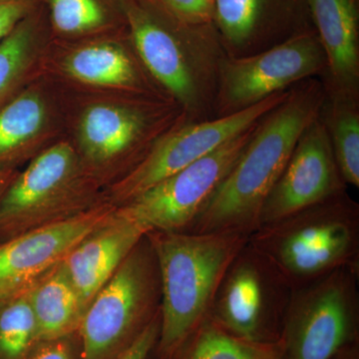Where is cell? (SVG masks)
I'll return each instance as SVG.
<instances>
[{
	"label": "cell",
	"mask_w": 359,
	"mask_h": 359,
	"mask_svg": "<svg viewBox=\"0 0 359 359\" xmlns=\"http://www.w3.org/2000/svg\"><path fill=\"white\" fill-rule=\"evenodd\" d=\"M256 125L118 209L148 233L188 231L235 166Z\"/></svg>",
	"instance_id": "7c38bea8"
},
{
	"label": "cell",
	"mask_w": 359,
	"mask_h": 359,
	"mask_svg": "<svg viewBox=\"0 0 359 359\" xmlns=\"http://www.w3.org/2000/svg\"><path fill=\"white\" fill-rule=\"evenodd\" d=\"M25 359H82L79 332L58 339L39 340Z\"/></svg>",
	"instance_id": "484cf974"
},
{
	"label": "cell",
	"mask_w": 359,
	"mask_h": 359,
	"mask_svg": "<svg viewBox=\"0 0 359 359\" xmlns=\"http://www.w3.org/2000/svg\"><path fill=\"white\" fill-rule=\"evenodd\" d=\"M106 202L67 136L20 170L0 198V243Z\"/></svg>",
	"instance_id": "8992f818"
},
{
	"label": "cell",
	"mask_w": 359,
	"mask_h": 359,
	"mask_svg": "<svg viewBox=\"0 0 359 359\" xmlns=\"http://www.w3.org/2000/svg\"><path fill=\"white\" fill-rule=\"evenodd\" d=\"M178 359H285L282 339L257 344L229 334L209 318L194 334Z\"/></svg>",
	"instance_id": "cb8c5ba5"
},
{
	"label": "cell",
	"mask_w": 359,
	"mask_h": 359,
	"mask_svg": "<svg viewBox=\"0 0 359 359\" xmlns=\"http://www.w3.org/2000/svg\"><path fill=\"white\" fill-rule=\"evenodd\" d=\"M249 243L280 271L292 290L337 269L359 271V205L348 195L318 203L261 224Z\"/></svg>",
	"instance_id": "5b68a950"
},
{
	"label": "cell",
	"mask_w": 359,
	"mask_h": 359,
	"mask_svg": "<svg viewBox=\"0 0 359 359\" xmlns=\"http://www.w3.org/2000/svg\"><path fill=\"white\" fill-rule=\"evenodd\" d=\"M359 271L337 269L292 290L283 320L285 359H332L359 342Z\"/></svg>",
	"instance_id": "ba28073f"
},
{
	"label": "cell",
	"mask_w": 359,
	"mask_h": 359,
	"mask_svg": "<svg viewBox=\"0 0 359 359\" xmlns=\"http://www.w3.org/2000/svg\"><path fill=\"white\" fill-rule=\"evenodd\" d=\"M37 1L46 9L54 41H78L127 27L125 0Z\"/></svg>",
	"instance_id": "44dd1931"
},
{
	"label": "cell",
	"mask_w": 359,
	"mask_h": 359,
	"mask_svg": "<svg viewBox=\"0 0 359 359\" xmlns=\"http://www.w3.org/2000/svg\"><path fill=\"white\" fill-rule=\"evenodd\" d=\"M226 56L250 55L314 29L309 0H212Z\"/></svg>",
	"instance_id": "e0dca14e"
},
{
	"label": "cell",
	"mask_w": 359,
	"mask_h": 359,
	"mask_svg": "<svg viewBox=\"0 0 359 359\" xmlns=\"http://www.w3.org/2000/svg\"><path fill=\"white\" fill-rule=\"evenodd\" d=\"M290 90L233 114L185 121L160 137L128 173L105 189L106 201L119 208L257 124Z\"/></svg>",
	"instance_id": "30bf717a"
},
{
	"label": "cell",
	"mask_w": 359,
	"mask_h": 359,
	"mask_svg": "<svg viewBox=\"0 0 359 359\" xmlns=\"http://www.w3.org/2000/svg\"><path fill=\"white\" fill-rule=\"evenodd\" d=\"M147 233L143 224L117 208L70 250L61 264L85 308Z\"/></svg>",
	"instance_id": "ac0fdd59"
},
{
	"label": "cell",
	"mask_w": 359,
	"mask_h": 359,
	"mask_svg": "<svg viewBox=\"0 0 359 359\" xmlns=\"http://www.w3.org/2000/svg\"><path fill=\"white\" fill-rule=\"evenodd\" d=\"M177 18L193 23L212 21V0H160Z\"/></svg>",
	"instance_id": "4316f807"
},
{
	"label": "cell",
	"mask_w": 359,
	"mask_h": 359,
	"mask_svg": "<svg viewBox=\"0 0 359 359\" xmlns=\"http://www.w3.org/2000/svg\"></svg>",
	"instance_id": "1f68e13d"
},
{
	"label": "cell",
	"mask_w": 359,
	"mask_h": 359,
	"mask_svg": "<svg viewBox=\"0 0 359 359\" xmlns=\"http://www.w3.org/2000/svg\"><path fill=\"white\" fill-rule=\"evenodd\" d=\"M292 290L275 266L248 241L224 273L209 318L240 339L275 344L282 339Z\"/></svg>",
	"instance_id": "9c48e42d"
},
{
	"label": "cell",
	"mask_w": 359,
	"mask_h": 359,
	"mask_svg": "<svg viewBox=\"0 0 359 359\" xmlns=\"http://www.w3.org/2000/svg\"><path fill=\"white\" fill-rule=\"evenodd\" d=\"M320 113L347 186L359 187V95L325 89Z\"/></svg>",
	"instance_id": "603a6c76"
},
{
	"label": "cell",
	"mask_w": 359,
	"mask_h": 359,
	"mask_svg": "<svg viewBox=\"0 0 359 359\" xmlns=\"http://www.w3.org/2000/svg\"><path fill=\"white\" fill-rule=\"evenodd\" d=\"M161 280L156 359H178L209 318L226 269L250 235L238 231H149Z\"/></svg>",
	"instance_id": "3957f363"
},
{
	"label": "cell",
	"mask_w": 359,
	"mask_h": 359,
	"mask_svg": "<svg viewBox=\"0 0 359 359\" xmlns=\"http://www.w3.org/2000/svg\"><path fill=\"white\" fill-rule=\"evenodd\" d=\"M65 137V94L42 75L0 111V172L20 170Z\"/></svg>",
	"instance_id": "2e32d148"
},
{
	"label": "cell",
	"mask_w": 359,
	"mask_h": 359,
	"mask_svg": "<svg viewBox=\"0 0 359 359\" xmlns=\"http://www.w3.org/2000/svg\"><path fill=\"white\" fill-rule=\"evenodd\" d=\"M116 209L106 201L74 218L0 243V301L32 287Z\"/></svg>",
	"instance_id": "5bb4252c"
},
{
	"label": "cell",
	"mask_w": 359,
	"mask_h": 359,
	"mask_svg": "<svg viewBox=\"0 0 359 359\" xmlns=\"http://www.w3.org/2000/svg\"><path fill=\"white\" fill-rule=\"evenodd\" d=\"M161 327V314L151 323L146 328L145 332L141 334L133 346L128 351H125L117 359H149L153 355L156 344L159 339Z\"/></svg>",
	"instance_id": "f1b7e54d"
},
{
	"label": "cell",
	"mask_w": 359,
	"mask_h": 359,
	"mask_svg": "<svg viewBox=\"0 0 359 359\" xmlns=\"http://www.w3.org/2000/svg\"><path fill=\"white\" fill-rule=\"evenodd\" d=\"M61 263L29 289L40 340L79 332L86 313L87 309Z\"/></svg>",
	"instance_id": "7402d4cb"
},
{
	"label": "cell",
	"mask_w": 359,
	"mask_h": 359,
	"mask_svg": "<svg viewBox=\"0 0 359 359\" xmlns=\"http://www.w3.org/2000/svg\"><path fill=\"white\" fill-rule=\"evenodd\" d=\"M39 340L29 290L0 301V359H25Z\"/></svg>",
	"instance_id": "d4e9b609"
},
{
	"label": "cell",
	"mask_w": 359,
	"mask_h": 359,
	"mask_svg": "<svg viewBox=\"0 0 359 359\" xmlns=\"http://www.w3.org/2000/svg\"><path fill=\"white\" fill-rule=\"evenodd\" d=\"M18 171L20 170H7V171L0 172V198H1L2 194L6 190L9 184L15 178Z\"/></svg>",
	"instance_id": "4dcf8cb0"
},
{
	"label": "cell",
	"mask_w": 359,
	"mask_h": 359,
	"mask_svg": "<svg viewBox=\"0 0 359 359\" xmlns=\"http://www.w3.org/2000/svg\"><path fill=\"white\" fill-rule=\"evenodd\" d=\"M332 359H359V342L342 349Z\"/></svg>",
	"instance_id": "f546056e"
},
{
	"label": "cell",
	"mask_w": 359,
	"mask_h": 359,
	"mask_svg": "<svg viewBox=\"0 0 359 359\" xmlns=\"http://www.w3.org/2000/svg\"><path fill=\"white\" fill-rule=\"evenodd\" d=\"M325 96L320 78L292 87L282 102L257 122L235 166L187 231H238L250 235L256 231L266 198L302 134L320 115Z\"/></svg>",
	"instance_id": "6da1fadb"
},
{
	"label": "cell",
	"mask_w": 359,
	"mask_h": 359,
	"mask_svg": "<svg viewBox=\"0 0 359 359\" xmlns=\"http://www.w3.org/2000/svg\"><path fill=\"white\" fill-rule=\"evenodd\" d=\"M51 41L48 15L40 4L0 40V111L45 74Z\"/></svg>",
	"instance_id": "ffe728a7"
},
{
	"label": "cell",
	"mask_w": 359,
	"mask_h": 359,
	"mask_svg": "<svg viewBox=\"0 0 359 359\" xmlns=\"http://www.w3.org/2000/svg\"><path fill=\"white\" fill-rule=\"evenodd\" d=\"M39 4L37 0H0V40L32 13Z\"/></svg>",
	"instance_id": "83f0119b"
},
{
	"label": "cell",
	"mask_w": 359,
	"mask_h": 359,
	"mask_svg": "<svg viewBox=\"0 0 359 359\" xmlns=\"http://www.w3.org/2000/svg\"><path fill=\"white\" fill-rule=\"evenodd\" d=\"M327 61L325 89L359 95V0H309Z\"/></svg>",
	"instance_id": "d6986e66"
},
{
	"label": "cell",
	"mask_w": 359,
	"mask_h": 359,
	"mask_svg": "<svg viewBox=\"0 0 359 359\" xmlns=\"http://www.w3.org/2000/svg\"><path fill=\"white\" fill-rule=\"evenodd\" d=\"M161 280L145 236L90 302L79 328L82 359H117L160 313Z\"/></svg>",
	"instance_id": "52a82bcc"
},
{
	"label": "cell",
	"mask_w": 359,
	"mask_h": 359,
	"mask_svg": "<svg viewBox=\"0 0 359 359\" xmlns=\"http://www.w3.org/2000/svg\"><path fill=\"white\" fill-rule=\"evenodd\" d=\"M127 28L137 55L189 121L214 118L226 53L214 22L177 18L160 0H125Z\"/></svg>",
	"instance_id": "7a4b0ae2"
},
{
	"label": "cell",
	"mask_w": 359,
	"mask_h": 359,
	"mask_svg": "<svg viewBox=\"0 0 359 359\" xmlns=\"http://www.w3.org/2000/svg\"><path fill=\"white\" fill-rule=\"evenodd\" d=\"M327 56L316 30L250 55L226 56L219 69L215 117L233 114L309 79L323 78Z\"/></svg>",
	"instance_id": "8fae6325"
},
{
	"label": "cell",
	"mask_w": 359,
	"mask_h": 359,
	"mask_svg": "<svg viewBox=\"0 0 359 359\" xmlns=\"http://www.w3.org/2000/svg\"><path fill=\"white\" fill-rule=\"evenodd\" d=\"M347 187L335 161L327 128L318 115L302 134L266 198L259 226L337 197L347 192Z\"/></svg>",
	"instance_id": "9a60e30c"
},
{
	"label": "cell",
	"mask_w": 359,
	"mask_h": 359,
	"mask_svg": "<svg viewBox=\"0 0 359 359\" xmlns=\"http://www.w3.org/2000/svg\"><path fill=\"white\" fill-rule=\"evenodd\" d=\"M66 109V133L86 171L104 191L136 166L153 144L181 123V108L165 95L97 96ZM66 108V106H65Z\"/></svg>",
	"instance_id": "277c9868"
},
{
	"label": "cell",
	"mask_w": 359,
	"mask_h": 359,
	"mask_svg": "<svg viewBox=\"0 0 359 359\" xmlns=\"http://www.w3.org/2000/svg\"><path fill=\"white\" fill-rule=\"evenodd\" d=\"M45 74L56 79H67L89 91L168 96L142 65L127 27L78 41L52 40Z\"/></svg>",
	"instance_id": "4fadbf2b"
}]
</instances>
